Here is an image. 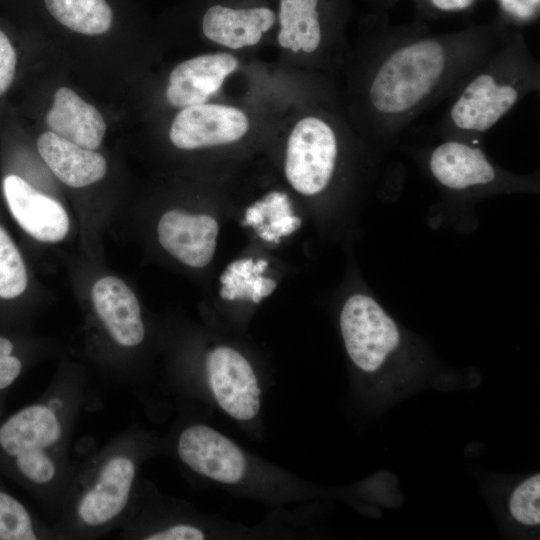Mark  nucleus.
<instances>
[{
	"mask_svg": "<svg viewBox=\"0 0 540 540\" xmlns=\"http://www.w3.org/2000/svg\"><path fill=\"white\" fill-rule=\"evenodd\" d=\"M511 31L500 24L436 34L384 29L362 75L361 116L376 141L393 143L423 112L448 100Z\"/></svg>",
	"mask_w": 540,
	"mask_h": 540,
	"instance_id": "obj_1",
	"label": "nucleus"
},
{
	"mask_svg": "<svg viewBox=\"0 0 540 540\" xmlns=\"http://www.w3.org/2000/svg\"><path fill=\"white\" fill-rule=\"evenodd\" d=\"M92 382L78 372H60L33 402L0 418V474L57 516L76 464L70 444Z\"/></svg>",
	"mask_w": 540,
	"mask_h": 540,
	"instance_id": "obj_2",
	"label": "nucleus"
},
{
	"mask_svg": "<svg viewBox=\"0 0 540 540\" xmlns=\"http://www.w3.org/2000/svg\"><path fill=\"white\" fill-rule=\"evenodd\" d=\"M123 431L76 465L52 525L57 540H87L117 530L135 498L141 445Z\"/></svg>",
	"mask_w": 540,
	"mask_h": 540,
	"instance_id": "obj_3",
	"label": "nucleus"
},
{
	"mask_svg": "<svg viewBox=\"0 0 540 540\" xmlns=\"http://www.w3.org/2000/svg\"><path fill=\"white\" fill-rule=\"evenodd\" d=\"M540 91V63L520 30L511 31L466 76L437 124L443 138L475 141L525 96Z\"/></svg>",
	"mask_w": 540,
	"mask_h": 540,
	"instance_id": "obj_4",
	"label": "nucleus"
},
{
	"mask_svg": "<svg viewBox=\"0 0 540 540\" xmlns=\"http://www.w3.org/2000/svg\"><path fill=\"white\" fill-rule=\"evenodd\" d=\"M338 154V136L333 125L318 116L304 117L288 138L285 176L300 194L317 195L331 183Z\"/></svg>",
	"mask_w": 540,
	"mask_h": 540,
	"instance_id": "obj_5",
	"label": "nucleus"
},
{
	"mask_svg": "<svg viewBox=\"0 0 540 540\" xmlns=\"http://www.w3.org/2000/svg\"><path fill=\"white\" fill-rule=\"evenodd\" d=\"M340 328L350 359L366 372L376 371L400 342L393 319L365 294H354L346 300Z\"/></svg>",
	"mask_w": 540,
	"mask_h": 540,
	"instance_id": "obj_6",
	"label": "nucleus"
},
{
	"mask_svg": "<svg viewBox=\"0 0 540 540\" xmlns=\"http://www.w3.org/2000/svg\"><path fill=\"white\" fill-rule=\"evenodd\" d=\"M427 166L433 179L451 191L489 188L503 178L475 141L460 137H446L433 147Z\"/></svg>",
	"mask_w": 540,
	"mask_h": 540,
	"instance_id": "obj_7",
	"label": "nucleus"
},
{
	"mask_svg": "<svg viewBox=\"0 0 540 540\" xmlns=\"http://www.w3.org/2000/svg\"><path fill=\"white\" fill-rule=\"evenodd\" d=\"M211 391L220 407L238 420H251L259 412L261 390L248 360L233 348L219 346L206 357Z\"/></svg>",
	"mask_w": 540,
	"mask_h": 540,
	"instance_id": "obj_8",
	"label": "nucleus"
},
{
	"mask_svg": "<svg viewBox=\"0 0 540 540\" xmlns=\"http://www.w3.org/2000/svg\"><path fill=\"white\" fill-rule=\"evenodd\" d=\"M248 128V118L240 109L202 103L179 111L172 121L169 138L177 148L191 150L235 142Z\"/></svg>",
	"mask_w": 540,
	"mask_h": 540,
	"instance_id": "obj_9",
	"label": "nucleus"
},
{
	"mask_svg": "<svg viewBox=\"0 0 540 540\" xmlns=\"http://www.w3.org/2000/svg\"><path fill=\"white\" fill-rule=\"evenodd\" d=\"M177 453L194 472L217 482L233 484L245 473L246 460L240 448L206 425L185 428L178 437Z\"/></svg>",
	"mask_w": 540,
	"mask_h": 540,
	"instance_id": "obj_10",
	"label": "nucleus"
},
{
	"mask_svg": "<svg viewBox=\"0 0 540 540\" xmlns=\"http://www.w3.org/2000/svg\"><path fill=\"white\" fill-rule=\"evenodd\" d=\"M3 193L14 219L36 240L56 243L68 234L70 222L64 207L37 191L21 176H5Z\"/></svg>",
	"mask_w": 540,
	"mask_h": 540,
	"instance_id": "obj_11",
	"label": "nucleus"
},
{
	"mask_svg": "<svg viewBox=\"0 0 540 540\" xmlns=\"http://www.w3.org/2000/svg\"><path fill=\"white\" fill-rule=\"evenodd\" d=\"M92 304L109 339L122 349H132L145 339L139 301L119 278L102 277L92 287Z\"/></svg>",
	"mask_w": 540,
	"mask_h": 540,
	"instance_id": "obj_12",
	"label": "nucleus"
},
{
	"mask_svg": "<svg viewBox=\"0 0 540 540\" xmlns=\"http://www.w3.org/2000/svg\"><path fill=\"white\" fill-rule=\"evenodd\" d=\"M219 226L209 215L182 210L165 212L157 225L161 246L183 264L202 268L213 259Z\"/></svg>",
	"mask_w": 540,
	"mask_h": 540,
	"instance_id": "obj_13",
	"label": "nucleus"
},
{
	"mask_svg": "<svg viewBox=\"0 0 540 540\" xmlns=\"http://www.w3.org/2000/svg\"><path fill=\"white\" fill-rule=\"evenodd\" d=\"M237 67V59L228 53L203 54L182 61L170 72L167 102L180 108L206 103Z\"/></svg>",
	"mask_w": 540,
	"mask_h": 540,
	"instance_id": "obj_14",
	"label": "nucleus"
},
{
	"mask_svg": "<svg viewBox=\"0 0 540 540\" xmlns=\"http://www.w3.org/2000/svg\"><path fill=\"white\" fill-rule=\"evenodd\" d=\"M277 21L268 6L232 7L216 3L202 16V31L209 40L231 49L257 44Z\"/></svg>",
	"mask_w": 540,
	"mask_h": 540,
	"instance_id": "obj_15",
	"label": "nucleus"
},
{
	"mask_svg": "<svg viewBox=\"0 0 540 540\" xmlns=\"http://www.w3.org/2000/svg\"><path fill=\"white\" fill-rule=\"evenodd\" d=\"M45 120L51 132L91 150L99 148L107 129L97 108L65 86L55 91Z\"/></svg>",
	"mask_w": 540,
	"mask_h": 540,
	"instance_id": "obj_16",
	"label": "nucleus"
},
{
	"mask_svg": "<svg viewBox=\"0 0 540 540\" xmlns=\"http://www.w3.org/2000/svg\"><path fill=\"white\" fill-rule=\"evenodd\" d=\"M36 144L43 161L67 186L85 187L101 180L106 174L107 163L100 153L81 147L51 131L42 133Z\"/></svg>",
	"mask_w": 540,
	"mask_h": 540,
	"instance_id": "obj_17",
	"label": "nucleus"
},
{
	"mask_svg": "<svg viewBox=\"0 0 540 540\" xmlns=\"http://www.w3.org/2000/svg\"><path fill=\"white\" fill-rule=\"evenodd\" d=\"M278 5L280 46L293 52H316L324 37L322 0H279Z\"/></svg>",
	"mask_w": 540,
	"mask_h": 540,
	"instance_id": "obj_18",
	"label": "nucleus"
},
{
	"mask_svg": "<svg viewBox=\"0 0 540 540\" xmlns=\"http://www.w3.org/2000/svg\"><path fill=\"white\" fill-rule=\"evenodd\" d=\"M40 3L55 23L85 36L108 33L117 18L111 0H40Z\"/></svg>",
	"mask_w": 540,
	"mask_h": 540,
	"instance_id": "obj_19",
	"label": "nucleus"
},
{
	"mask_svg": "<svg viewBox=\"0 0 540 540\" xmlns=\"http://www.w3.org/2000/svg\"><path fill=\"white\" fill-rule=\"evenodd\" d=\"M56 540L46 524L0 481V540Z\"/></svg>",
	"mask_w": 540,
	"mask_h": 540,
	"instance_id": "obj_20",
	"label": "nucleus"
},
{
	"mask_svg": "<svg viewBox=\"0 0 540 540\" xmlns=\"http://www.w3.org/2000/svg\"><path fill=\"white\" fill-rule=\"evenodd\" d=\"M220 296L225 300H249L259 303L276 288V281L262 277L255 270L252 258L230 263L220 276Z\"/></svg>",
	"mask_w": 540,
	"mask_h": 540,
	"instance_id": "obj_21",
	"label": "nucleus"
},
{
	"mask_svg": "<svg viewBox=\"0 0 540 540\" xmlns=\"http://www.w3.org/2000/svg\"><path fill=\"white\" fill-rule=\"evenodd\" d=\"M27 282L22 256L7 231L0 226V298L19 297L25 291Z\"/></svg>",
	"mask_w": 540,
	"mask_h": 540,
	"instance_id": "obj_22",
	"label": "nucleus"
},
{
	"mask_svg": "<svg viewBox=\"0 0 540 540\" xmlns=\"http://www.w3.org/2000/svg\"><path fill=\"white\" fill-rule=\"evenodd\" d=\"M540 475L536 474L522 482L512 493L509 509L518 522L535 526L540 523Z\"/></svg>",
	"mask_w": 540,
	"mask_h": 540,
	"instance_id": "obj_23",
	"label": "nucleus"
},
{
	"mask_svg": "<svg viewBox=\"0 0 540 540\" xmlns=\"http://www.w3.org/2000/svg\"><path fill=\"white\" fill-rule=\"evenodd\" d=\"M26 369L24 358L10 337L0 335V418L6 411L7 397Z\"/></svg>",
	"mask_w": 540,
	"mask_h": 540,
	"instance_id": "obj_24",
	"label": "nucleus"
},
{
	"mask_svg": "<svg viewBox=\"0 0 540 540\" xmlns=\"http://www.w3.org/2000/svg\"><path fill=\"white\" fill-rule=\"evenodd\" d=\"M503 17L502 26L519 30L521 26L535 22L539 17L540 0H496Z\"/></svg>",
	"mask_w": 540,
	"mask_h": 540,
	"instance_id": "obj_25",
	"label": "nucleus"
},
{
	"mask_svg": "<svg viewBox=\"0 0 540 540\" xmlns=\"http://www.w3.org/2000/svg\"><path fill=\"white\" fill-rule=\"evenodd\" d=\"M18 63L17 48L5 28L0 26V100L14 83Z\"/></svg>",
	"mask_w": 540,
	"mask_h": 540,
	"instance_id": "obj_26",
	"label": "nucleus"
},
{
	"mask_svg": "<svg viewBox=\"0 0 540 540\" xmlns=\"http://www.w3.org/2000/svg\"><path fill=\"white\" fill-rule=\"evenodd\" d=\"M204 532L194 525L182 523L157 533L151 540H202Z\"/></svg>",
	"mask_w": 540,
	"mask_h": 540,
	"instance_id": "obj_27",
	"label": "nucleus"
},
{
	"mask_svg": "<svg viewBox=\"0 0 540 540\" xmlns=\"http://www.w3.org/2000/svg\"><path fill=\"white\" fill-rule=\"evenodd\" d=\"M301 224L302 221L299 217L294 215H287L279 219L270 221L267 226H261L258 229H268L279 239L283 236H288L292 234L301 226Z\"/></svg>",
	"mask_w": 540,
	"mask_h": 540,
	"instance_id": "obj_28",
	"label": "nucleus"
},
{
	"mask_svg": "<svg viewBox=\"0 0 540 540\" xmlns=\"http://www.w3.org/2000/svg\"><path fill=\"white\" fill-rule=\"evenodd\" d=\"M439 12H460L471 8L477 0H422Z\"/></svg>",
	"mask_w": 540,
	"mask_h": 540,
	"instance_id": "obj_29",
	"label": "nucleus"
},
{
	"mask_svg": "<svg viewBox=\"0 0 540 540\" xmlns=\"http://www.w3.org/2000/svg\"><path fill=\"white\" fill-rule=\"evenodd\" d=\"M264 220V214L256 202L246 210L243 224L259 228L263 225Z\"/></svg>",
	"mask_w": 540,
	"mask_h": 540,
	"instance_id": "obj_30",
	"label": "nucleus"
}]
</instances>
